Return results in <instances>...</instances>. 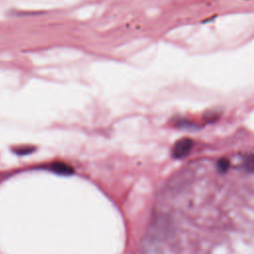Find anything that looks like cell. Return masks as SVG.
<instances>
[{
	"mask_svg": "<svg viewBox=\"0 0 254 254\" xmlns=\"http://www.w3.org/2000/svg\"><path fill=\"white\" fill-rule=\"evenodd\" d=\"M191 147H192V141L190 139L182 138L176 142L173 149V155L175 158L186 157L191 150Z\"/></svg>",
	"mask_w": 254,
	"mask_h": 254,
	"instance_id": "cell-1",
	"label": "cell"
},
{
	"mask_svg": "<svg viewBox=\"0 0 254 254\" xmlns=\"http://www.w3.org/2000/svg\"><path fill=\"white\" fill-rule=\"evenodd\" d=\"M49 169L51 172L62 176H68L74 173L72 167L64 162H55L49 166Z\"/></svg>",
	"mask_w": 254,
	"mask_h": 254,
	"instance_id": "cell-2",
	"label": "cell"
},
{
	"mask_svg": "<svg viewBox=\"0 0 254 254\" xmlns=\"http://www.w3.org/2000/svg\"><path fill=\"white\" fill-rule=\"evenodd\" d=\"M17 155H27L35 151L34 147L31 146H23V147H17L16 149L13 150Z\"/></svg>",
	"mask_w": 254,
	"mask_h": 254,
	"instance_id": "cell-3",
	"label": "cell"
},
{
	"mask_svg": "<svg viewBox=\"0 0 254 254\" xmlns=\"http://www.w3.org/2000/svg\"><path fill=\"white\" fill-rule=\"evenodd\" d=\"M244 166L248 172H254V154H251L247 157Z\"/></svg>",
	"mask_w": 254,
	"mask_h": 254,
	"instance_id": "cell-4",
	"label": "cell"
},
{
	"mask_svg": "<svg viewBox=\"0 0 254 254\" xmlns=\"http://www.w3.org/2000/svg\"><path fill=\"white\" fill-rule=\"evenodd\" d=\"M217 168L220 172H226L229 168V162L227 159H220L217 163Z\"/></svg>",
	"mask_w": 254,
	"mask_h": 254,
	"instance_id": "cell-5",
	"label": "cell"
}]
</instances>
